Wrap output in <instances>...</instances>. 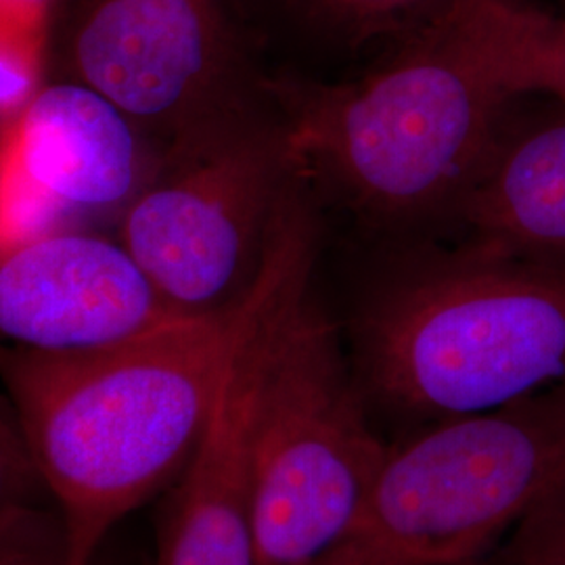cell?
<instances>
[{
	"label": "cell",
	"mask_w": 565,
	"mask_h": 565,
	"mask_svg": "<svg viewBox=\"0 0 565 565\" xmlns=\"http://www.w3.org/2000/svg\"><path fill=\"white\" fill-rule=\"evenodd\" d=\"M242 303L86 352L0 348V387L60 511L67 565L95 564L111 530L166 492L191 461Z\"/></svg>",
	"instance_id": "1"
},
{
	"label": "cell",
	"mask_w": 565,
	"mask_h": 565,
	"mask_svg": "<svg viewBox=\"0 0 565 565\" xmlns=\"http://www.w3.org/2000/svg\"><path fill=\"white\" fill-rule=\"evenodd\" d=\"M317 224L287 207L243 302L254 359L252 505L256 565H317L352 524L390 445L312 287Z\"/></svg>",
	"instance_id": "2"
},
{
	"label": "cell",
	"mask_w": 565,
	"mask_h": 565,
	"mask_svg": "<svg viewBox=\"0 0 565 565\" xmlns=\"http://www.w3.org/2000/svg\"><path fill=\"white\" fill-rule=\"evenodd\" d=\"M364 396L411 424L565 384V260L465 245L384 282L356 321Z\"/></svg>",
	"instance_id": "3"
},
{
	"label": "cell",
	"mask_w": 565,
	"mask_h": 565,
	"mask_svg": "<svg viewBox=\"0 0 565 565\" xmlns=\"http://www.w3.org/2000/svg\"><path fill=\"white\" fill-rule=\"evenodd\" d=\"M302 177L384 223L455 210L513 107L438 21L361 81H266Z\"/></svg>",
	"instance_id": "4"
},
{
	"label": "cell",
	"mask_w": 565,
	"mask_h": 565,
	"mask_svg": "<svg viewBox=\"0 0 565 565\" xmlns=\"http://www.w3.org/2000/svg\"><path fill=\"white\" fill-rule=\"evenodd\" d=\"M564 482L565 384L419 425L317 565L480 564Z\"/></svg>",
	"instance_id": "5"
},
{
	"label": "cell",
	"mask_w": 565,
	"mask_h": 565,
	"mask_svg": "<svg viewBox=\"0 0 565 565\" xmlns=\"http://www.w3.org/2000/svg\"><path fill=\"white\" fill-rule=\"evenodd\" d=\"M49 65L114 103L158 158L273 111L242 0H61Z\"/></svg>",
	"instance_id": "6"
},
{
	"label": "cell",
	"mask_w": 565,
	"mask_h": 565,
	"mask_svg": "<svg viewBox=\"0 0 565 565\" xmlns=\"http://www.w3.org/2000/svg\"><path fill=\"white\" fill-rule=\"evenodd\" d=\"M300 166L279 116L160 158L121 210L118 239L179 317L223 315L247 298Z\"/></svg>",
	"instance_id": "7"
},
{
	"label": "cell",
	"mask_w": 565,
	"mask_h": 565,
	"mask_svg": "<svg viewBox=\"0 0 565 565\" xmlns=\"http://www.w3.org/2000/svg\"><path fill=\"white\" fill-rule=\"evenodd\" d=\"M120 239L51 228L0 243V348L70 354L177 319Z\"/></svg>",
	"instance_id": "8"
},
{
	"label": "cell",
	"mask_w": 565,
	"mask_h": 565,
	"mask_svg": "<svg viewBox=\"0 0 565 565\" xmlns=\"http://www.w3.org/2000/svg\"><path fill=\"white\" fill-rule=\"evenodd\" d=\"M34 198L57 212L121 210L160 162L137 126L93 88L51 78L2 135Z\"/></svg>",
	"instance_id": "9"
},
{
	"label": "cell",
	"mask_w": 565,
	"mask_h": 565,
	"mask_svg": "<svg viewBox=\"0 0 565 565\" xmlns=\"http://www.w3.org/2000/svg\"><path fill=\"white\" fill-rule=\"evenodd\" d=\"M252 415L254 359L242 303L207 429L168 488L158 530V565H256Z\"/></svg>",
	"instance_id": "10"
},
{
	"label": "cell",
	"mask_w": 565,
	"mask_h": 565,
	"mask_svg": "<svg viewBox=\"0 0 565 565\" xmlns=\"http://www.w3.org/2000/svg\"><path fill=\"white\" fill-rule=\"evenodd\" d=\"M562 105V103H559ZM532 124L507 121L482 170L452 210L471 245L565 260V105Z\"/></svg>",
	"instance_id": "11"
},
{
	"label": "cell",
	"mask_w": 565,
	"mask_h": 565,
	"mask_svg": "<svg viewBox=\"0 0 565 565\" xmlns=\"http://www.w3.org/2000/svg\"><path fill=\"white\" fill-rule=\"evenodd\" d=\"M448 41L511 99L565 105V13L532 0H452L438 18Z\"/></svg>",
	"instance_id": "12"
},
{
	"label": "cell",
	"mask_w": 565,
	"mask_h": 565,
	"mask_svg": "<svg viewBox=\"0 0 565 565\" xmlns=\"http://www.w3.org/2000/svg\"><path fill=\"white\" fill-rule=\"evenodd\" d=\"M354 46L385 36L411 39L438 20L452 0H289Z\"/></svg>",
	"instance_id": "13"
},
{
	"label": "cell",
	"mask_w": 565,
	"mask_h": 565,
	"mask_svg": "<svg viewBox=\"0 0 565 565\" xmlns=\"http://www.w3.org/2000/svg\"><path fill=\"white\" fill-rule=\"evenodd\" d=\"M49 505L55 503L34 461L20 417L0 387V524L23 511Z\"/></svg>",
	"instance_id": "14"
},
{
	"label": "cell",
	"mask_w": 565,
	"mask_h": 565,
	"mask_svg": "<svg viewBox=\"0 0 565 565\" xmlns=\"http://www.w3.org/2000/svg\"><path fill=\"white\" fill-rule=\"evenodd\" d=\"M484 565H565V482L534 507Z\"/></svg>",
	"instance_id": "15"
},
{
	"label": "cell",
	"mask_w": 565,
	"mask_h": 565,
	"mask_svg": "<svg viewBox=\"0 0 565 565\" xmlns=\"http://www.w3.org/2000/svg\"><path fill=\"white\" fill-rule=\"evenodd\" d=\"M0 565H67L57 507H39L0 524Z\"/></svg>",
	"instance_id": "16"
},
{
	"label": "cell",
	"mask_w": 565,
	"mask_h": 565,
	"mask_svg": "<svg viewBox=\"0 0 565 565\" xmlns=\"http://www.w3.org/2000/svg\"><path fill=\"white\" fill-rule=\"evenodd\" d=\"M46 49L0 36V121L15 120L44 84Z\"/></svg>",
	"instance_id": "17"
},
{
	"label": "cell",
	"mask_w": 565,
	"mask_h": 565,
	"mask_svg": "<svg viewBox=\"0 0 565 565\" xmlns=\"http://www.w3.org/2000/svg\"><path fill=\"white\" fill-rule=\"evenodd\" d=\"M55 0H0V36L32 42L49 51Z\"/></svg>",
	"instance_id": "18"
},
{
	"label": "cell",
	"mask_w": 565,
	"mask_h": 565,
	"mask_svg": "<svg viewBox=\"0 0 565 565\" xmlns=\"http://www.w3.org/2000/svg\"><path fill=\"white\" fill-rule=\"evenodd\" d=\"M557 2H559V4H562V7H564V9H565V0H557ZM564 13H565V11H564Z\"/></svg>",
	"instance_id": "19"
},
{
	"label": "cell",
	"mask_w": 565,
	"mask_h": 565,
	"mask_svg": "<svg viewBox=\"0 0 565 565\" xmlns=\"http://www.w3.org/2000/svg\"><path fill=\"white\" fill-rule=\"evenodd\" d=\"M471 565H482V564H471Z\"/></svg>",
	"instance_id": "20"
}]
</instances>
